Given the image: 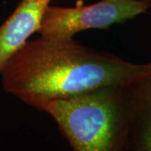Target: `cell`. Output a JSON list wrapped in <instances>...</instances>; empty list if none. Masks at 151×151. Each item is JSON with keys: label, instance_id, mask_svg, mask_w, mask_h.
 <instances>
[{"label": "cell", "instance_id": "obj_1", "mask_svg": "<svg viewBox=\"0 0 151 151\" xmlns=\"http://www.w3.org/2000/svg\"><path fill=\"white\" fill-rule=\"evenodd\" d=\"M72 39L40 37L28 40L0 71L9 94L39 109L55 99L129 81L144 67Z\"/></svg>", "mask_w": 151, "mask_h": 151}, {"label": "cell", "instance_id": "obj_2", "mask_svg": "<svg viewBox=\"0 0 151 151\" xmlns=\"http://www.w3.org/2000/svg\"><path fill=\"white\" fill-rule=\"evenodd\" d=\"M127 82L55 99L38 110L53 119L73 150H129L134 114Z\"/></svg>", "mask_w": 151, "mask_h": 151}, {"label": "cell", "instance_id": "obj_3", "mask_svg": "<svg viewBox=\"0 0 151 151\" xmlns=\"http://www.w3.org/2000/svg\"><path fill=\"white\" fill-rule=\"evenodd\" d=\"M151 9L150 0H101L90 5L47 7L38 33L55 39H72L87 29H107L124 24Z\"/></svg>", "mask_w": 151, "mask_h": 151}, {"label": "cell", "instance_id": "obj_4", "mask_svg": "<svg viewBox=\"0 0 151 151\" xmlns=\"http://www.w3.org/2000/svg\"><path fill=\"white\" fill-rule=\"evenodd\" d=\"M51 0H21L0 25V71L7 60L38 32Z\"/></svg>", "mask_w": 151, "mask_h": 151}, {"label": "cell", "instance_id": "obj_5", "mask_svg": "<svg viewBox=\"0 0 151 151\" xmlns=\"http://www.w3.org/2000/svg\"><path fill=\"white\" fill-rule=\"evenodd\" d=\"M133 107L129 150L151 151V61L127 82Z\"/></svg>", "mask_w": 151, "mask_h": 151}, {"label": "cell", "instance_id": "obj_6", "mask_svg": "<svg viewBox=\"0 0 151 151\" xmlns=\"http://www.w3.org/2000/svg\"><path fill=\"white\" fill-rule=\"evenodd\" d=\"M150 1H151V0H150Z\"/></svg>", "mask_w": 151, "mask_h": 151}]
</instances>
